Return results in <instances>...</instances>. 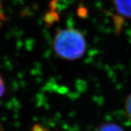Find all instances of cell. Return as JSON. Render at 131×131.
Instances as JSON below:
<instances>
[{"mask_svg": "<svg viewBox=\"0 0 131 131\" xmlns=\"http://www.w3.org/2000/svg\"><path fill=\"white\" fill-rule=\"evenodd\" d=\"M54 52L58 56L66 61L81 58L86 51L87 43L84 34L74 28L58 30L52 41Z\"/></svg>", "mask_w": 131, "mask_h": 131, "instance_id": "obj_1", "label": "cell"}, {"mask_svg": "<svg viewBox=\"0 0 131 131\" xmlns=\"http://www.w3.org/2000/svg\"><path fill=\"white\" fill-rule=\"evenodd\" d=\"M112 2L118 14L131 19V0H112Z\"/></svg>", "mask_w": 131, "mask_h": 131, "instance_id": "obj_2", "label": "cell"}, {"mask_svg": "<svg viewBox=\"0 0 131 131\" xmlns=\"http://www.w3.org/2000/svg\"><path fill=\"white\" fill-rule=\"evenodd\" d=\"M94 131H125L120 126L112 122H106L99 125Z\"/></svg>", "mask_w": 131, "mask_h": 131, "instance_id": "obj_3", "label": "cell"}, {"mask_svg": "<svg viewBox=\"0 0 131 131\" xmlns=\"http://www.w3.org/2000/svg\"><path fill=\"white\" fill-rule=\"evenodd\" d=\"M125 109L127 117L131 120V93L128 95L125 100Z\"/></svg>", "mask_w": 131, "mask_h": 131, "instance_id": "obj_4", "label": "cell"}, {"mask_svg": "<svg viewBox=\"0 0 131 131\" xmlns=\"http://www.w3.org/2000/svg\"><path fill=\"white\" fill-rule=\"evenodd\" d=\"M5 93V83L3 78L0 75V98H2Z\"/></svg>", "mask_w": 131, "mask_h": 131, "instance_id": "obj_5", "label": "cell"}, {"mask_svg": "<svg viewBox=\"0 0 131 131\" xmlns=\"http://www.w3.org/2000/svg\"><path fill=\"white\" fill-rule=\"evenodd\" d=\"M6 20V18L5 17V15L3 14L2 11V5L0 4V26H2V24L3 23V21Z\"/></svg>", "mask_w": 131, "mask_h": 131, "instance_id": "obj_6", "label": "cell"}]
</instances>
